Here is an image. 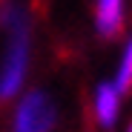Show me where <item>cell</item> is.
<instances>
[{"label": "cell", "instance_id": "1", "mask_svg": "<svg viewBox=\"0 0 132 132\" xmlns=\"http://www.w3.org/2000/svg\"><path fill=\"white\" fill-rule=\"evenodd\" d=\"M3 26L9 32L3 63H0V101H6L20 92L29 69V23L26 14L17 6H9L3 12Z\"/></svg>", "mask_w": 132, "mask_h": 132}, {"label": "cell", "instance_id": "2", "mask_svg": "<svg viewBox=\"0 0 132 132\" xmlns=\"http://www.w3.org/2000/svg\"><path fill=\"white\" fill-rule=\"evenodd\" d=\"M55 103L43 92H29L14 109L12 132H52L55 129Z\"/></svg>", "mask_w": 132, "mask_h": 132}, {"label": "cell", "instance_id": "3", "mask_svg": "<svg viewBox=\"0 0 132 132\" xmlns=\"http://www.w3.org/2000/svg\"><path fill=\"white\" fill-rule=\"evenodd\" d=\"M118 109H121V89L115 83H103L95 92V118L103 129H109L118 121Z\"/></svg>", "mask_w": 132, "mask_h": 132}, {"label": "cell", "instance_id": "4", "mask_svg": "<svg viewBox=\"0 0 132 132\" xmlns=\"http://www.w3.org/2000/svg\"><path fill=\"white\" fill-rule=\"evenodd\" d=\"M95 20H98V32L112 37L123 23V0H98Z\"/></svg>", "mask_w": 132, "mask_h": 132}, {"label": "cell", "instance_id": "5", "mask_svg": "<svg viewBox=\"0 0 132 132\" xmlns=\"http://www.w3.org/2000/svg\"><path fill=\"white\" fill-rule=\"evenodd\" d=\"M115 86L121 92L132 86V37L126 40V49H123V57H121V66H118V75H115Z\"/></svg>", "mask_w": 132, "mask_h": 132}, {"label": "cell", "instance_id": "6", "mask_svg": "<svg viewBox=\"0 0 132 132\" xmlns=\"http://www.w3.org/2000/svg\"><path fill=\"white\" fill-rule=\"evenodd\" d=\"M126 132H132V123H129V129H126Z\"/></svg>", "mask_w": 132, "mask_h": 132}]
</instances>
